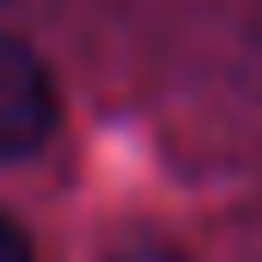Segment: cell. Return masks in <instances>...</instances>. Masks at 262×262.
Returning <instances> with one entry per match:
<instances>
[{
    "mask_svg": "<svg viewBox=\"0 0 262 262\" xmlns=\"http://www.w3.org/2000/svg\"><path fill=\"white\" fill-rule=\"evenodd\" d=\"M55 116H61V104H55L49 67L18 37L0 31V165L43 152L49 134H55Z\"/></svg>",
    "mask_w": 262,
    "mask_h": 262,
    "instance_id": "6da1fadb",
    "label": "cell"
},
{
    "mask_svg": "<svg viewBox=\"0 0 262 262\" xmlns=\"http://www.w3.org/2000/svg\"><path fill=\"white\" fill-rule=\"evenodd\" d=\"M104 262H183L171 244H159V238H128V244H116Z\"/></svg>",
    "mask_w": 262,
    "mask_h": 262,
    "instance_id": "7a4b0ae2",
    "label": "cell"
},
{
    "mask_svg": "<svg viewBox=\"0 0 262 262\" xmlns=\"http://www.w3.org/2000/svg\"><path fill=\"white\" fill-rule=\"evenodd\" d=\"M0 262H37V256H31L25 226H18V220H6V213H0Z\"/></svg>",
    "mask_w": 262,
    "mask_h": 262,
    "instance_id": "3957f363",
    "label": "cell"
}]
</instances>
